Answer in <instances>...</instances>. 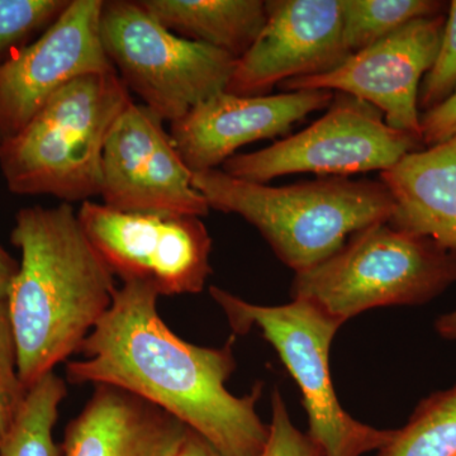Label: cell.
Wrapping results in <instances>:
<instances>
[{
	"instance_id": "5bb4252c",
	"label": "cell",
	"mask_w": 456,
	"mask_h": 456,
	"mask_svg": "<svg viewBox=\"0 0 456 456\" xmlns=\"http://www.w3.org/2000/svg\"><path fill=\"white\" fill-rule=\"evenodd\" d=\"M331 90L241 97L218 93L170 123V136L191 173L218 169L240 147L287 137L308 114L327 110Z\"/></svg>"
},
{
	"instance_id": "cb8c5ba5",
	"label": "cell",
	"mask_w": 456,
	"mask_h": 456,
	"mask_svg": "<svg viewBox=\"0 0 456 456\" xmlns=\"http://www.w3.org/2000/svg\"><path fill=\"white\" fill-rule=\"evenodd\" d=\"M260 456H323L322 449L290 421L283 395L278 389L272 393V421L265 448Z\"/></svg>"
},
{
	"instance_id": "484cf974",
	"label": "cell",
	"mask_w": 456,
	"mask_h": 456,
	"mask_svg": "<svg viewBox=\"0 0 456 456\" xmlns=\"http://www.w3.org/2000/svg\"><path fill=\"white\" fill-rule=\"evenodd\" d=\"M176 456H221L196 432L189 430L187 439Z\"/></svg>"
},
{
	"instance_id": "83f0119b",
	"label": "cell",
	"mask_w": 456,
	"mask_h": 456,
	"mask_svg": "<svg viewBox=\"0 0 456 456\" xmlns=\"http://www.w3.org/2000/svg\"><path fill=\"white\" fill-rule=\"evenodd\" d=\"M437 335L449 341H456V310L441 314L435 321Z\"/></svg>"
},
{
	"instance_id": "9a60e30c",
	"label": "cell",
	"mask_w": 456,
	"mask_h": 456,
	"mask_svg": "<svg viewBox=\"0 0 456 456\" xmlns=\"http://www.w3.org/2000/svg\"><path fill=\"white\" fill-rule=\"evenodd\" d=\"M191 428L161 408L108 384L66 426L64 456H176Z\"/></svg>"
},
{
	"instance_id": "e0dca14e",
	"label": "cell",
	"mask_w": 456,
	"mask_h": 456,
	"mask_svg": "<svg viewBox=\"0 0 456 456\" xmlns=\"http://www.w3.org/2000/svg\"><path fill=\"white\" fill-rule=\"evenodd\" d=\"M159 23L185 40L240 59L266 20L265 0H139Z\"/></svg>"
},
{
	"instance_id": "d4e9b609",
	"label": "cell",
	"mask_w": 456,
	"mask_h": 456,
	"mask_svg": "<svg viewBox=\"0 0 456 456\" xmlns=\"http://www.w3.org/2000/svg\"><path fill=\"white\" fill-rule=\"evenodd\" d=\"M456 136V89L448 99L421 113V140L425 147L439 145Z\"/></svg>"
},
{
	"instance_id": "8fae6325",
	"label": "cell",
	"mask_w": 456,
	"mask_h": 456,
	"mask_svg": "<svg viewBox=\"0 0 456 456\" xmlns=\"http://www.w3.org/2000/svg\"><path fill=\"white\" fill-rule=\"evenodd\" d=\"M104 0H70L37 40L0 64V143L16 136L64 86L114 70L101 36Z\"/></svg>"
},
{
	"instance_id": "ffe728a7",
	"label": "cell",
	"mask_w": 456,
	"mask_h": 456,
	"mask_svg": "<svg viewBox=\"0 0 456 456\" xmlns=\"http://www.w3.org/2000/svg\"><path fill=\"white\" fill-rule=\"evenodd\" d=\"M378 456H456V382L419 401Z\"/></svg>"
},
{
	"instance_id": "7c38bea8",
	"label": "cell",
	"mask_w": 456,
	"mask_h": 456,
	"mask_svg": "<svg viewBox=\"0 0 456 456\" xmlns=\"http://www.w3.org/2000/svg\"><path fill=\"white\" fill-rule=\"evenodd\" d=\"M445 22L446 16L419 18L353 53L335 70L288 80L281 88L354 95L380 110L389 127L421 139L419 86L439 53Z\"/></svg>"
},
{
	"instance_id": "52a82bcc",
	"label": "cell",
	"mask_w": 456,
	"mask_h": 456,
	"mask_svg": "<svg viewBox=\"0 0 456 456\" xmlns=\"http://www.w3.org/2000/svg\"><path fill=\"white\" fill-rule=\"evenodd\" d=\"M101 36L127 89L164 122L224 92L236 64L224 51L169 31L134 0H104Z\"/></svg>"
},
{
	"instance_id": "5b68a950",
	"label": "cell",
	"mask_w": 456,
	"mask_h": 456,
	"mask_svg": "<svg viewBox=\"0 0 456 456\" xmlns=\"http://www.w3.org/2000/svg\"><path fill=\"white\" fill-rule=\"evenodd\" d=\"M455 283L454 251L379 222L351 235L329 259L296 273L290 296L344 325L373 308L425 305Z\"/></svg>"
},
{
	"instance_id": "4fadbf2b",
	"label": "cell",
	"mask_w": 456,
	"mask_h": 456,
	"mask_svg": "<svg viewBox=\"0 0 456 456\" xmlns=\"http://www.w3.org/2000/svg\"><path fill=\"white\" fill-rule=\"evenodd\" d=\"M265 2V25L236 60L228 94L269 95L288 80L330 73L351 55L342 37L340 0Z\"/></svg>"
},
{
	"instance_id": "2e32d148",
	"label": "cell",
	"mask_w": 456,
	"mask_h": 456,
	"mask_svg": "<svg viewBox=\"0 0 456 456\" xmlns=\"http://www.w3.org/2000/svg\"><path fill=\"white\" fill-rule=\"evenodd\" d=\"M379 180L393 200L391 226L456 253V136L403 156Z\"/></svg>"
},
{
	"instance_id": "4316f807",
	"label": "cell",
	"mask_w": 456,
	"mask_h": 456,
	"mask_svg": "<svg viewBox=\"0 0 456 456\" xmlns=\"http://www.w3.org/2000/svg\"><path fill=\"white\" fill-rule=\"evenodd\" d=\"M18 265L20 264H17L13 257L0 246V296L7 297L9 285L17 274Z\"/></svg>"
},
{
	"instance_id": "603a6c76",
	"label": "cell",
	"mask_w": 456,
	"mask_h": 456,
	"mask_svg": "<svg viewBox=\"0 0 456 456\" xmlns=\"http://www.w3.org/2000/svg\"><path fill=\"white\" fill-rule=\"evenodd\" d=\"M456 89V0L449 3L439 53L419 93V110L428 112L448 99ZM422 112V113H424Z\"/></svg>"
},
{
	"instance_id": "d6986e66",
	"label": "cell",
	"mask_w": 456,
	"mask_h": 456,
	"mask_svg": "<svg viewBox=\"0 0 456 456\" xmlns=\"http://www.w3.org/2000/svg\"><path fill=\"white\" fill-rule=\"evenodd\" d=\"M342 37L351 55L419 20L446 16L439 0H340Z\"/></svg>"
},
{
	"instance_id": "ac0fdd59",
	"label": "cell",
	"mask_w": 456,
	"mask_h": 456,
	"mask_svg": "<svg viewBox=\"0 0 456 456\" xmlns=\"http://www.w3.org/2000/svg\"><path fill=\"white\" fill-rule=\"evenodd\" d=\"M66 395L65 380L53 371L27 389L16 419L0 443V456H61L53 428Z\"/></svg>"
},
{
	"instance_id": "8992f818",
	"label": "cell",
	"mask_w": 456,
	"mask_h": 456,
	"mask_svg": "<svg viewBox=\"0 0 456 456\" xmlns=\"http://www.w3.org/2000/svg\"><path fill=\"white\" fill-rule=\"evenodd\" d=\"M209 293L235 334L259 329L277 351L301 389L308 416V435L323 456H362L379 452L395 430H378L353 419L341 407L330 375V349L342 326L303 299L284 305L248 303L218 287Z\"/></svg>"
},
{
	"instance_id": "ba28073f",
	"label": "cell",
	"mask_w": 456,
	"mask_h": 456,
	"mask_svg": "<svg viewBox=\"0 0 456 456\" xmlns=\"http://www.w3.org/2000/svg\"><path fill=\"white\" fill-rule=\"evenodd\" d=\"M334 93L325 114L307 128L265 149L233 155L222 170L261 184L298 173L351 178L369 171L382 173L403 156L424 149L419 137L389 127L371 104Z\"/></svg>"
},
{
	"instance_id": "44dd1931",
	"label": "cell",
	"mask_w": 456,
	"mask_h": 456,
	"mask_svg": "<svg viewBox=\"0 0 456 456\" xmlns=\"http://www.w3.org/2000/svg\"><path fill=\"white\" fill-rule=\"evenodd\" d=\"M70 0H0V64L44 33Z\"/></svg>"
},
{
	"instance_id": "9c48e42d",
	"label": "cell",
	"mask_w": 456,
	"mask_h": 456,
	"mask_svg": "<svg viewBox=\"0 0 456 456\" xmlns=\"http://www.w3.org/2000/svg\"><path fill=\"white\" fill-rule=\"evenodd\" d=\"M77 218L114 277L151 285L159 296L197 294L212 268V237L200 217L116 211L92 200Z\"/></svg>"
},
{
	"instance_id": "6da1fadb",
	"label": "cell",
	"mask_w": 456,
	"mask_h": 456,
	"mask_svg": "<svg viewBox=\"0 0 456 456\" xmlns=\"http://www.w3.org/2000/svg\"><path fill=\"white\" fill-rule=\"evenodd\" d=\"M159 293L125 281L84 341L83 359L66 364L74 384H108L145 399L202 436L221 456H260L269 425L257 415L261 387L236 397L226 388L236 369L232 342L198 346L183 340L158 312Z\"/></svg>"
},
{
	"instance_id": "30bf717a",
	"label": "cell",
	"mask_w": 456,
	"mask_h": 456,
	"mask_svg": "<svg viewBox=\"0 0 456 456\" xmlns=\"http://www.w3.org/2000/svg\"><path fill=\"white\" fill-rule=\"evenodd\" d=\"M191 178L193 173L163 119L132 102L114 123L104 146V206L121 212L203 218L211 208Z\"/></svg>"
},
{
	"instance_id": "3957f363",
	"label": "cell",
	"mask_w": 456,
	"mask_h": 456,
	"mask_svg": "<svg viewBox=\"0 0 456 456\" xmlns=\"http://www.w3.org/2000/svg\"><path fill=\"white\" fill-rule=\"evenodd\" d=\"M191 182L209 208L253 224L294 273L329 259L351 235L388 222L393 212L391 193L380 180L318 176L272 187L213 169L193 173Z\"/></svg>"
},
{
	"instance_id": "7a4b0ae2",
	"label": "cell",
	"mask_w": 456,
	"mask_h": 456,
	"mask_svg": "<svg viewBox=\"0 0 456 456\" xmlns=\"http://www.w3.org/2000/svg\"><path fill=\"white\" fill-rule=\"evenodd\" d=\"M11 240L20 263L7 305L20 382L29 389L79 353L117 287L70 204L20 209Z\"/></svg>"
},
{
	"instance_id": "7402d4cb",
	"label": "cell",
	"mask_w": 456,
	"mask_h": 456,
	"mask_svg": "<svg viewBox=\"0 0 456 456\" xmlns=\"http://www.w3.org/2000/svg\"><path fill=\"white\" fill-rule=\"evenodd\" d=\"M26 393L18 369L16 338L7 297L0 296V443L13 424Z\"/></svg>"
},
{
	"instance_id": "277c9868",
	"label": "cell",
	"mask_w": 456,
	"mask_h": 456,
	"mask_svg": "<svg viewBox=\"0 0 456 456\" xmlns=\"http://www.w3.org/2000/svg\"><path fill=\"white\" fill-rule=\"evenodd\" d=\"M132 102L116 70L68 84L22 131L0 143V169L9 191L68 204L101 196L104 146Z\"/></svg>"
}]
</instances>
